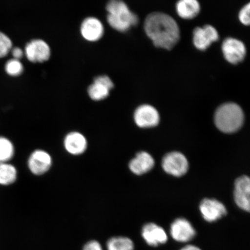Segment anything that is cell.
<instances>
[{
	"label": "cell",
	"mask_w": 250,
	"mask_h": 250,
	"mask_svg": "<svg viewBox=\"0 0 250 250\" xmlns=\"http://www.w3.org/2000/svg\"><path fill=\"white\" fill-rule=\"evenodd\" d=\"M145 28L146 35L158 48L171 49L179 42V27L170 16L154 12L146 17Z\"/></svg>",
	"instance_id": "cell-1"
},
{
	"label": "cell",
	"mask_w": 250,
	"mask_h": 250,
	"mask_svg": "<svg viewBox=\"0 0 250 250\" xmlns=\"http://www.w3.org/2000/svg\"><path fill=\"white\" fill-rule=\"evenodd\" d=\"M106 9L109 24L117 31L125 32L138 23L137 16L122 0H109Z\"/></svg>",
	"instance_id": "cell-2"
},
{
	"label": "cell",
	"mask_w": 250,
	"mask_h": 250,
	"mask_svg": "<svg viewBox=\"0 0 250 250\" xmlns=\"http://www.w3.org/2000/svg\"><path fill=\"white\" fill-rule=\"evenodd\" d=\"M214 121L218 129L221 132L227 133L236 132L243 123V110L235 103H226L217 109Z\"/></svg>",
	"instance_id": "cell-3"
},
{
	"label": "cell",
	"mask_w": 250,
	"mask_h": 250,
	"mask_svg": "<svg viewBox=\"0 0 250 250\" xmlns=\"http://www.w3.org/2000/svg\"><path fill=\"white\" fill-rule=\"evenodd\" d=\"M188 162L180 152H173L166 155L162 160V167L167 173L175 177H181L188 169Z\"/></svg>",
	"instance_id": "cell-4"
},
{
	"label": "cell",
	"mask_w": 250,
	"mask_h": 250,
	"mask_svg": "<svg viewBox=\"0 0 250 250\" xmlns=\"http://www.w3.org/2000/svg\"><path fill=\"white\" fill-rule=\"evenodd\" d=\"M170 233L172 238L176 242L187 243L194 238L196 231L188 220L186 218H179L171 224Z\"/></svg>",
	"instance_id": "cell-5"
},
{
	"label": "cell",
	"mask_w": 250,
	"mask_h": 250,
	"mask_svg": "<svg viewBox=\"0 0 250 250\" xmlns=\"http://www.w3.org/2000/svg\"><path fill=\"white\" fill-rule=\"evenodd\" d=\"M222 50L226 60L232 64H237L245 59L246 48L241 41L228 38L224 41Z\"/></svg>",
	"instance_id": "cell-6"
},
{
	"label": "cell",
	"mask_w": 250,
	"mask_h": 250,
	"mask_svg": "<svg viewBox=\"0 0 250 250\" xmlns=\"http://www.w3.org/2000/svg\"><path fill=\"white\" fill-rule=\"evenodd\" d=\"M199 208L203 218L208 223L217 221L227 214L226 206L215 199H203Z\"/></svg>",
	"instance_id": "cell-7"
},
{
	"label": "cell",
	"mask_w": 250,
	"mask_h": 250,
	"mask_svg": "<svg viewBox=\"0 0 250 250\" xmlns=\"http://www.w3.org/2000/svg\"><path fill=\"white\" fill-rule=\"evenodd\" d=\"M25 54L28 60L33 62H42L48 60L51 49L42 40H33L25 47Z\"/></svg>",
	"instance_id": "cell-8"
},
{
	"label": "cell",
	"mask_w": 250,
	"mask_h": 250,
	"mask_svg": "<svg viewBox=\"0 0 250 250\" xmlns=\"http://www.w3.org/2000/svg\"><path fill=\"white\" fill-rule=\"evenodd\" d=\"M51 155L43 150L38 149L32 152L28 160L29 170L37 176L43 174L52 167Z\"/></svg>",
	"instance_id": "cell-9"
},
{
	"label": "cell",
	"mask_w": 250,
	"mask_h": 250,
	"mask_svg": "<svg viewBox=\"0 0 250 250\" xmlns=\"http://www.w3.org/2000/svg\"><path fill=\"white\" fill-rule=\"evenodd\" d=\"M193 42L197 49L204 51L212 42L219 39L218 31L210 25L203 27H196L193 33Z\"/></svg>",
	"instance_id": "cell-10"
},
{
	"label": "cell",
	"mask_w": 250,
	"mask_h": 250,
	"mask_svg": "<svg viewBox=\"0 0 250 250\" xmlns=\"http://www.w3.org/2000/svg\"><path fill=\"white\" fill-rule=\"evenodd\" d=\"M134 118L137 126L143 128L151 127L159 124V114L152 106L142 105L136 109Z\"/></svg>",
	"instance_id": "cell-11"
},
{
	"label": "cell",
	"mask_w": 250,
	"mask_h": 250,
	"mask_svg": "<svg viewBox=\"0 0 250 250\" xmlns=\"http://www.w3.org/2000/svg\"><path fill=\"white\" fill-rule=\"evenodd\" d=\"M142 235L148 245L157 247L167 242L168 236L163 228L155 223H148L144 226Z\"/></svg>",
	"instance_id": "cell-12"
},
{
	"label": "cell",
	"mask_w": 250,
	"mask_h": 250,
	"mask_svg": "<svg viewBox=\"0 0 250 250\" xmlns=\"http://www.w3.org/2000/svg\"><path fill=\"white\" fill-rule=\"evenodd\" d=\"M250 181L248 176L237 179L234 185V199L236 204L242 210L249 212Z\"/></svg>",
	"instance_id": "cell-13"
},
{
	"label": "cell",
	"mask_w": 250,
	"mask_h": 250,
	"mask_svg": "<svg viewBox=\"0 0 250 250\" xmlns=\"http://www.w3.org/2000/svg\"><path fill=\"white\" fill-rule=\"evenodd\" d=\"M113 87L114 83L108 77H97L94 80L93 83L89 87V96L93 101H102L107 98L109 92Z\"/></svg>",
	"instance_id": "cell-14"
},
{
	"label": "cell",
	"mask_w": 250,
	"mask_h": 250,
	"mask_svg": "<svg viewBox=\"0 0 250 250\" xmlns=\"http://www.w3.org/2000/svg\"><path fill=\"white\" fill-rule=\"evenodd\" d=\"M81 33L84 39L89 42H97L104 33V27L98 19L90 17L83 21L81 26Z\"/></svg>",
	"instance_id": "cell-15"
},
{
	"label": "cell",
	"mask_w": 250,
	"mask_h": 250,
	"mask_svg": "<svg viewBox=\"0 0 250 250\" xmlns=\"http://www.w3.org/2000/svg\"><path fill=\"white\" fill-rule=\"evenodd\" d=\"M64 148L69 154L79 155L85 152L87 146L85 137L77 132L68 133L64 140Z\"/></svg>",
	"instance_id": "cell-16"
},
{
	"label": "cell",
	"mask_w": 250,
	"mask_h": 250,
	"mask_svg": "<svg viewBox=\"0 0 250 250\" xmlns=\"http://www.w3.org/2000/svg\"><path fill=\"white\" fill-rule=\"evenodd\" d=\"M155 162L151 155L146 152H141L129 163V168L133 173L142 175L151 170Z\"/></svg>",
	"instance_id": "cell-17"
},
{
	"label": "cell",
	"mask_w": 250,
	"mask_h": 250,
	"mask_svg": "<svg viewBox=\"0 0 250 250\" xmlns=\"http://www.w3.org/2000/svg\"><path fill=\"white\" fill-rule=\"evenodd\" d=\"M178 15L185 20H191L199 13L201 6L198 0H179L176 5Z\"/></svg>",
	"instance_id": "cell-18"
},
{
	"label": "cell",
	"mask_w": 250,
	"mask_h": 250,
	"mask_svg": "<svg viewBox=\"0 0 250 250\" xmlns=\"http://www.w3.org/2000/svg\"><path fill=\"white\" fill-rule=\"evenodd\" d=\"M18 171L17 168L9 163H0V185L9 186L17 180Z\"/></svg>",
	"instance_id": "cell-19"
},
{
	"label": "cell",
	"mask_w": 250,
	"mask_h": 250,
	"mask_svg": "<svg viewBox=\"0 0 250 250\" xmlns=\"http://www.w3.org/2000/svg\"><path fill=\"white\" fill-rule=\"evenodd\" d=\"M15 147L10 140L0 136V163L9 162L14 157Z\"/></svg>",
	"instance_id": "cell-20"
},
{
	"label": "cell",
	"mask_w": 250,
	"mask_h": 250,
	"mask_svg": "<svg viewBox=\"0 0 250 250\" xmlns=\"http://www.w3.org/2000/svg\"><path fill=\"white\" fill-rule=\"evenodd\" d=\"M108 250H134L132 240L126 237H115L107 242Z\"/></svg>",
	"instance_id": "cell-21"
},
{
	"label": "cell",
	"mask_w": 250,
	"mask_h": 250,
	"mask_svg": "<svg viewBox=\"0 0 250 250\" xmlns=\"http://www.w3.org/2000/svg\"><path fill=\"white\" fill-rule=\"evenodd\" d=\"M5 71L9 76L13 77L20 76L23 71V64L17 59H11L6 63Z\"/></svg>",
	"instance_id": "cell-22"
},
{
	"label": "cell",
	"mask_w": 250,
	"mask_h": 250,
	"mask_svg": "<svg viewBox=\"0 0 250 250\" xmlns=\"http://www.w3.org/2000/svg\"><path fill=\"white\" fill-rule=\"evenodd\" d=\"M12 46L10 39L5 34L0 32V58L7 56L11 51Z\"/></svg>",
	"instance_id": "cell-23"
},
{
	"label": "cell",
	"mask_w": 250,
	"mask_h": 250,
	"mask_svg": "<svg viewBox=\"0 0 250 250\" xmlns=\"http://www.w3.org/2000/svg\"><path fill=\"white\" fill-rule=\"evenodd\" d=\"M250 3L240 10L239 18L240 21L245 25H249L250 23Z\"/></svg>",
	"instance_id": "cell-24"
},
{
	"label": "cell",
	"mask_w": 250,
	"mask_h": 250,
	"mask_svg": "<svg viewBox=\"0 0 250 250\" xmlns=\"http://www.w3.org/2000/svg\"><path fill=\"white\" fill-rule=\"evenodd\" d=\"M83 250H103V249L99 242L90 241L86 244Z\"/></svg>",
	"instance_id": "cell-25"
},
{
	"label": "cell",
	"mask_w": 250,
	"mask_h": 250,
	"mask_svg": "<svg viewBox=\"0 0 250 250\" xmlns=\"http://www.w3.org/2000/svg\"><path fill=\"white\" fill-rule=\"evenodd\" d=\"M12 54L15 59L20 61V59L23 57V52L20 48H15L12 50Z\"/></svg>",
	"instance_id": "cell-26"
},
{
	"label": "cell",
	"mask_w": 250,
	"mask_h": 250,
	"mask_svg": "<svg viewBox=\"0 0 250 250\" xmlns=\"http://www.w3.org/2000/svg\"><path fill=\"white\" fill-rule=\"evenodd\" d=\"M180 250H202L201 249L199 248V247L195 246V245H187L185 247H184L182 249Z\"/></svg>",
	"instance_id": "cell-27"
}]
</instances>
